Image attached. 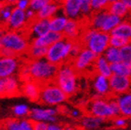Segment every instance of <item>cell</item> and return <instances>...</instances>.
Returning a JSON list of instances; mask_svg holds the SVG:
<instances>
[{
    "label": "cell",
    "instance_id": "e0dca14e",
    "mask_svg": "<svg viewBox=\"0 0 131 130\" xmlns=\"http://www.w3.org/2000/svg\"><path fill=\"white\" fill-rule=\"evenodd\" d=\"M42 85L34 80L23 82L20 85V93L32 101H38L40 99Z\"/></svg>",
    "mask_w": 131,
    "mask_h": 130
},
{
    "label": "cell",
    "instance_id": "d4e9b609",
    "mask_svg": "<svg viewBox=\"0 0 131 130\" xmlns=\"http://www.w3.org/2000/svg\"><path fill=\"white\" fill-rule=\"evenodd\" d=\"M107 11L110 14L123 19L124 17H126L127 15L129 10L126 7V5L124 4L123 0H113L110 1L108 8H107Z\"/></svg>",
    "mask_w": 131,
    "mask_h": 130
},
{
    "label": "cell",
    "instance_id": "f546056e",
    "mask_svg": "<svg viewBox=\"0 0 131 130\" xmlns=\"http://www.w3.org/2000/svg\"><path fill=\"white\" fill-rule=\"evenodd\" d=\"M111 69L113 74L131 78V66H129V65L118 62L111 65Z\"/></svg>",
    "mask_w": 131,
    "mask_h": 130
},
{
    "label": "cell",
    "instance_id": "8d00e7d4",
    "mask_svg": "<svg viewBox=\"0 0 131 130\" xmlns=\"http://www.w3.org/2000/svg\"><path fill=\"white\" fill-rule=\"evenodd\" d=\"M80 13H81V17L83 18L91 17L92 13H93V10H92V8H91L90 0H81Z\"/></svg>",
    "mask_w": 131,
    "mask_h": 130
},
{
    "label": "cell",
    "instance_id": "74e56055",
    "mask_svg": "<svg viewBox=\"0 0 131 130\" xmlns=\"http://www.w3.org/2000/svg\"><path fill=\"white\" fill-rule=\"evenodd\" d=\"M110 4V0H90V5L93 12L106 10Z\"/></svg>",
    "mask_w": 131,
    "mask_h": 130
},
{
    "label": "cell",
    "instance_id": "52a82bcc",
    "mask_svg": "<svg viewBox=\"0 0 131 130\" xmlns=\"http://www.w3.org/2000/svg\"><path fill=\"white\" fill-rule=\"evenodd\" d=\"M110 47V35L101 31L95 30L88 40L84 45L97 56H102L105 50Z\"/></svg>",
    "mask_w": 131,
    "mask_h": 130
},
{
    "label": "cell",
    "instance_id": "4fadbf2b",
    "mask_svg": "<svg viewBox=\"0 0 131 130\" xmlns=\"http://www.w3.org/2000/svg\"><path fill=\"white\" fill-rule=\"evenodd\" d=\"M28 23H29L26 19L25 11L14 7L12 10V14L10 16L8 21L7 23L8 30L16 31V32H25L27 29Z\"/></svg>",
    "mask_w": 131,
    "mask_h": 130
},
{
    "label": "cell",
    "instance_id": "44dd1931",
    "mask_svg": "<svg viewBox=\"0 0 131 130\" xmlns=\"http://www.w3.org/2000/svg\"><path fill=\"white\" fill-rule=\"evenodd\" d=\"M94 73L102 75L106 78H110L113 75L111 64L106 60L103 56H98L94 62Z\"/></svg>",
    "mask_w": 131,
    "mask_h": 130
},
{
    "label": "cell",
    "instance_id": "ee69618b",
    "mask_svg": "<svg viewBox=\"0 0 131 130\" xmlns=\"http://www.w3.org/2000/svg\"><path fill=\"white\" fill-rule=\"evenodd\" d=\"M20 130H34L33 121L30 119H21L20 120Z\"/></svg>",
    "mask_w": 131,
    "mask_h": 130
},
{
    "label": "cell",
    "instance_id": "d6986e66",
    "mask_svg": "<svg viewBox=\"0 0 131 130\" xmlns=\"http://www.w3.org/2000/svg\"><path fill=\"white\" fill-rule=\"evenodd\" d=\"M63 38L62 34H59V32H51L49 31L47 32L46 35H42L40 37L34 38L31 40V44L36 47H41V48H48L51 45L55 44L56 42L61 40Z\"/></svg>",
    "mask_w": 131,
    "mask_h": 130
},
{
    "label": "cell",
    "instance_id": "816d5d0a",
    "mask_svg": "<svg viewBox=\"0 0 131 130\" xmlns=\"http://www.w3.org/2000/svg\"><path fill=\"white\" fill-rule=\"evenodd\" d=\"M4 32H5V31L0 29V48H1V40H2V36L4 35Z\"/></svg>",
    "mask_w": 131,
    "mask_h": 130
},
{
    "label": "cell",
    "instance_id": "681fc988",
    "mask_svg": "<svg viewBox=\"0 0 131 130\" xmlns=\"http://www.w3.org/2000/svg\"><path fill=\"white\" fill-rule=\"evenodd\" d=\"M48 130H62V126H61L60 125H57V124H55V123H53V124H48Z\"/></svg>",
    "mask_w": 131,
    "mask_h": 130
},
{
    "label": "cell",
    "instance_id": "ffe728a7",
    "mask_svg": "<svg viewBox=\"0 0 131 130\" xmlns=\"http://www.w3.org/2000/svg\"><path fill=\"white\" fill-rule=\"evenodd\" d=\"M118 103L120 115L125 118H131V91L115 97Z\"/></svg>",
    "mask_w": 131,
    "mask_h": 130
},
{
    "label": "cell",
    "instance_id": "7bdbcfd3",
    "mask_svg": "<svg viewBox=\"0 0 131 130\" xmlns=\"http://www.w3.org/2000/svg\"><path fill=\"white\" fill-rule=\"evenodd\" d=\"M113 123H114V126L118 128H123L125 126H126V125H127L126 118L123 117V116H117V117L114 118Z\"/></svg>",
    "mask_w": 131,
    "mask_h": 130
},
{
    "label": "cell",
    "instance_id": "7c38bea8",
    "mask_svg": "<svg viewBox=\"0 0 131 130\" xmlns=\"http://www.w3.org/2000/svg\"><path fill=\"white\" fill-rule=\"evenodd\" d=\"M20 80L15 76L0 78V98L13 97L20 94Z\"/></svg>",
    "mask_w": 131,
    "mask_h": 130
},
{
    "label": "cell",
    "instance_id": "1f68e13d",
    "mask_svg": "<svg viewBox=\"0 0 131 130\" xmlns=\"http://www.w3.org/2000/svg\"><path fill=\"white\" fill-rule=\"evenodd\" d=\"M31 112V108L29 107L28 104L25 103H20V104H16L15 106L12 107V113L15 116V118H20L21 119H25L26 116H29Z\"/></svg>",
    "mask_w": 131,
    "mask_h": 130
},
{
    "label": "cell",
    "instance_id": "5bb4252c",
    "mask_svg": "<svg viewBox=\"0 0 131 130\" xmlns=\"http://www.w3.org/2000/svg\"><path fill=\"white\" fill-rule=\"evenodd\" d=\"M49 31H50V29H49V20H40V19L36 18L33 21L28 23L25 32L29 36L30 40H32L34 38L40 37L42 35H46Z\"/></svg>",
    "mask_w": 131,
    "mask_h": 130
},
{
    "label": "cell",
    "instance_id": "f35d334b",
    "mask_svg": "<svg viewBox=\"0 0 131 130\" xmlns=\"http://www.w3.org/2000/svg\"><path fill=\"white\" fill-rule=\"evenodd\" d=\"M49 2H50L49 0H30L29 8L33 9L34 11H35V12L37 13L38 11H40Z\"/></svg>",
    "mask_w": 131,
    "mask_h": 130
},
{
    "label": "cell",
    "instance_id": "f1b7e54d",
    "mask_svg": "<svg viewBox=\"0 0 131 130\" xmlns=\"http://www.w3.org/2000/svg\"><path fill=\"white\" fill-rule=\"evenodd\" d=\"M47 50H48V48L36 47V46L30 44V47H29L27 52H26V55L29 58V60H42V59H46Z\"/></svg>",
    "mask_w": 131,
    "mask_h": 130
},
{
    "label": "cell",
    "instance_id": "9f6ffc18",
    "mask_svg": "<svg viewBox=\"0 0 131 130\" xmlns=\"http://www.w3.org/2000/svg\"><path fill=\"white\" fill-rule=\"evenodd\" d=\"M130 45H131V42H130Z\"/></svg>",
    "mask_w": 131,
    "mask_h": 130
},
{
    "label": "cell",
    "instance_id": "603a6c76",
    "mask_svg": "<svg viewBox=\"0 0 131 130\" xmlns=\"http://www.w3.org/2000/svg\"><path fill=\"white\" fill-rule=\"evenodd\" d=\"M68 20V18L61 11L49 20V29H50L51 32L62 34Z\"/></svg>",
    "mask_w": 131,
    "mask_h": 130
},
{
    "label": "cell",
    "instance_id": "277c9868",
    "mask_svg": "<svg viewBox=\"0 0 131 130\" xmlns=\"http://www.w3.org/2000/svg\"><path fill=\"white\" fill-rule=\"evenodd\" d=\"M72 41L65 38L51 45L47 50L46 60L56 66H61L64 63L70 62V52L73 47Z\"/></svg>",
    "mask_w": 131,
    "mask_h": 130
},
{
    "label": "cell",
    "instance_id": "5b68a950",
    "mask_svg": "<svg viewBox=\"0 0 131 130\" xmlns=\"http://www.w3.org/2000/svg\"><path fill=\"white\" fill-rule=\"evenodd\" d=\"M67 99H68V96L56 85L54 81L46 83L41 86L39 100L45 105L49 106V107L61 105L65 102Z\"/></svg>",
    "mask_w": 131,
    "mask_h": 130
},
{
    "label": "cell",
    "instance_id": "bcb514c9",
    "mask_svg": "<svg viewBox=\"0 0 131 130\" xmlns=\"http://www.w3.org/2000/svg\"><path fill=\"white\" fill-rule=\"evenodd\" d=\"M48 125L45 122H33L34 130H48Z\"/></svg>",
    "mask_w": 131,
    "mask_h": 130
},
{
    "label": "cell",
    "instance_id": "e575fe53",
    "mask_svg": "<svg viewBox=\"0 0 131 130\" xmlns=\"http://www.w3.org/2000/svg\"><path fill=\"white\" fill-rule=\"evenodd\" d=\"M128 44H130L129 41L126 40V39H124L120 36L110 35V47L121 49L122 48H124L125 46L128 45Z\"/></svg>",
    "mask_w": 131,
    "mask_h": 130
},
{
    "label": "cell",
    "instance_id": "d6a6232c",
    "mask_svg": "<svg viewBox=\"0 0 131 130\" xmlns=\"http://www.w3.org/2000/svg\"><path fill=\"white\" fill-rule=\"evenodd\" d=\"M120 60L124 64L131 66V45L125 46L120 49Z\"/></svg>",
    "mask_w": 131,
    "mask_h": 130
},
{
    "label": "cell",
    "instance_id": "60d3db41",
    "mask_svg": "<svg viewBox=\"0 0 131 130\" xmlns=\"http://www.w3.org/2000/svg\"><path fill=\"white\" fill-rule=\"evenodd\" d=\"M19 80L26 82V81L31 80L30 78V73H29V68L27 66V63L23 64L19 70Z\"/></svg>",
    "mask_w": 131,
    "mask_h": 130
},
{
    "label": "cell",
    "instance_id": "9a60e30c",
    "mask_svg": "<svg viewBox=\"0 0 131 130\" xmlns=\"http://www.w3.org/2000/svg\"><path fill=\"white\" fill-rule=\"evenodd\" d=\"M83 30L84 29H82V24L79 20H69L64 28V31L62 32V36L69 41L76 42L80 40Z\"/></svg>",
    "mask_w": 131,
    "mask_h": 130
},
{
    "label": "cell",
    "instance_id": "ac0fdd59",
    "mask_svg": "<svg viewBox=\"0 0 131 130\" xmlns=\"http://www.w3.org/2000/svg\"><path fill=\"white\" fill-rule=\"evenodd\" d=\"M81 0H65L61 5V11L69 20H79Z\"/></svg>",
    "mask_w": 131,
    "mask_h": 130
},
{
    "label": "cell",
    "instance_id": "7dc6e473",
    "mask_svg": "<svg viewBox=\"0 0 131 130\" xmlns=\"http://www.w3.org/2000/svg\"><path fill=\"white\" fill-rule=\"evenodd\" d=\"M25 15H26V19H27L28 23H31V21H33L34 20L36 19V12L34 11L33 9H31V8H28V9L26 10Z\"/></svg>",
    "mask_w": 131,
    "mask_h": 130
},
{
    "label": "cell",
    "instance_id": "f5cc1de1",
    "mask_svg": "<svg viewBox=\"0 0 131 130\" xmlns=\"http://www.w3.org/2000/svg\"><path fill=\"white\" fill-rule=\"evenodd\" d=\"M62 130H74V128H73L72 126H69V125H66V126H63Z\"/></svg>",
    "mask_w": 131,
    "mask_h": 130
},
{
    "label": "cell",
    "instance_id": "836d02e7",
    "mask_svg": "<svg viewBox=\"0 0 131 130\" xmlns=\"http://www.w3.org/2000/svg\"><path fill=\"white\" fill-rule=\"evenodd\" d=\"M6 130H20V120L17 118H8L1 123V125Z\"/></svg>",
    "mask_w": 131,
    "mask_h": 130
},
{
    "label": "cell",
    "instance_id": "c3c4849f",
    "mask_svg": "<svg viewBox=\"0 0 131 130\" xmlns=\"http://www.w3.org/2000/svg\"><path fill=\"white\" fill-rule=\"evenodd\" d=\"M70 114L72 115L73 118H78L82 115V113H81V111L79 110L78 108H73V110L71 111Z\"/></svg>",
    "mask_w": 131,
    "mask_h": 130
},
{
    "label": "cell",
    "instance_id": "3957f363",
    "mask_svg": "<svg viewBox=\"0 0 131 130\" xmlns=\"http://www.w3.org/2000/svg\"><path fill=\"white\" fill-rule=\"evenodd\" d=\"M31 40L25 32L5 31L1 40V48H5L17 57L26 54L30 47Z\"/></svg>",
    "mask_w": 131,
    "mask_h": 130
},
{
    "label": "cell",
    "instance_id": "ab89813d",
    "mask_svg": "<svg viewBox=\"0 0 131 130\" xmlns=\"http://www.w3.org/2000/svg\"><path fill=\"white\" fill-rule=\"evenodd\" d=\"M107 99H108V102H109V105H110V109H111L113 117L115 118L117 116H119L120 115V111H119L118 103L116 101L115 97L111 96V97L107 98Z\"/></svg>",
    "mask_w": 131,
    "mask_h": 130
},
{
    "label": "cell",
    "instance_id": "cb8c5ba5",
    "mask_svg": "<svg viewBox=\"0 0 131 130\" xmlns=\"http://www.w3.org/2000/svg\"><path fill=\"white\" fill-rule=\"evenodd\" d=\"M112 35H117L131 42V20H122V21L110 34Z\"/></svg>",
    "mask_w": 131,
    "mask_h": 130
},
{
    "label": "cell",
    "instance_id": "9c48e42d",
    "mask_svg": "<svg viewBox=\"0 0 131 130\" xmlns=\"http://www.w3.org/2000/svg\"><path fill=\"white\" fill-rule=\"evenodd\" d=\"M58 113L59 110L55 107H34L31 109L29 119L33 122H45L47 124H53L57 121Z\"/></svg>",
    "mask_w": 131,
    "mask_h": 130
},
{
    "label": "cell",
    "instance_id": "db71d44e",
    "mask_svg": "<svg viewBox=\"0 0 131 130\" xmlns=\"http://www.w3.org/2000/svg\"><path fill=\"white\" fill-rule=\"evenodd\" d=\"M0 130H6L5 128H3L2 126H0Z\"/></svg>",
    "mask_w": 131,
    "mask_h": 130
},
{
    "label": "cell",
    "instance_id": "83f0119b",
    "mask_svg": "<svg viewBox=\"0 0 131 130\" xmlns=\"http://www.w3.org/2000/svg\"><path fill=\"white\" fill-rule=\"evenodd\" d=\"M121 21H122L121 18H119L114 15H112V14L109 13L108 16L106 17L105 20H104L102 28H101V32H106V34H109V35H110V34L114 31V28L121 23Z\"/></svg>",
    "mask_w": 131,
    "mask_h": 130
},
{
    "label": "cell",
    "instance_id": "f907efd6",
    "mask_svg": "<svg viewBox=\"0 0 131 130\" xmlns=\"http://www.w3.org/2000/svg\"><path fill=\"white\" fill-rule=\"evenodd\" d=\"M124 4L126 5L128 10H131V0H123Z\"/></svg>",
    "mask_w": 131,
    "mask_h": 130
},
{
    "label": "cell",
    "instance_id": "4dcf8cb0",
    "mask_svg": "<svg viewBox=\"0 0 131 130\" xmlns=\"http://www.w3.org/2000/svg\"><path fill=\"white\" fill-rule=\"evenodd\" d=\"M102 56L105 58L106 60L111 65L121 62V60H120V49H118V48L109 47L105 50V52H104V54Z\"/></svg>",
    "mask_w": 131,
    "mask_h": 130
},
{
    "label": "cell",
    "instance_id": "6da1fadb",
    "mask_svg": "<svg viewBox=\"0 0 131 130\" xmlns=\"http://www.w3.org/2000/svg\"><path fill=\"white\" fill-rule=\"evenodd\" d=\"M54 82L66 95H74L79 88V74L71 62L64 63L58 67Z\"/></svg>",
    "mask_w": 131,
    "mask_h": 130
},
{
    "label": "cell",
    "instance_id": "8fae6325",
    "mask_svg": "<svg viewBox=\"0 0 131 130\" xmlns=\"http://www.w3.org/2000/svg\"><path fill=\"white\" fill-rule=\"evenodd\" d=\"M20 68V60L17 57L0 56V78L14 76Z\"/></svg>",
    "mask_w": 131,
    "mask_h": 130
},
{
    "label": "cell",
    "instance_id": "7402d4cb",
    "mask_svg": "<svg viewBox=\"0 0 131 130\" xmlns=\"http://www.w3.org/2000/svg\"><path fill=\"white\" fill-rule=\"evenodd\" d=\"M59 12H61V5L57 2L50 1L40 11L36 13V18L40 20H49L51 18L57 15Z\"/></svg>",
    "mask_w": 131,
    "mask_h": 130
},
{
    "label": "cell",
    "instance_id": "8992f818",
    "mask_svg": "<svg viewBox=\"0 0 131 130\" xmlns=\"http://www.w3.org/2000/svg\"><path fill=\"white\" fill-rule=\"evenodd\" d=\"M98 56L94 54L92 51L86 48H83L78 56L71 60V64L73 65V69L77 72L78 74L81 73H88V71L92 70L94 73V62Z\"/></svg>",
    "mask_w": 131,
    "mask_h": 130
},
{
    "label": "cell",
    "instance_id": "7a4b0ae2",
    "mask_svg": "<svg viewBox=\"0 0 131 130\" xmlns=\"http://www.w3.org/2000/svg\"><path fill=\"white\" fill-rule=\"evenodd\" d=\"M31 80L44 85L53 82L58 71V66L52 64L46 59L29 60L27 62Z\"/></svg>",
    "mask_w": 131,
    "mask_h": 130
},
{
    "label": "cell",
    "instance_id": "30bf717a",
    "mask_svg": "<svg viewBox=\"0 0 131 130\" xmlns=\"http://www.w3.org/2000/svg\"><path fill=\"white\" fill-rule=\"evenodd\" d=\"M109 83L113 97H117L131 91V78L129 77L113 74L109 78Z\"/></svg>",
    "mask_w": 131,
    "mask_h": 130
},
{
    "label": "cell",
    "instance_id": "11a10c76",
    "mask_svg": "<svg viewBox=\"0 0 131 130\" xmlns=\"http://www.w3.org/2000/svg\"><path fill=\"white\" fill-rule=\"evenodd\" d=\"M1 6H2V4H1V3H0V8H1Z\"/></svg>",
    "mask_w": 131,
    "mask_h": 130
},
{
    "label": "cell",
    "instance_id": "b9f144b4",
    "mask_svg": "<svg viewBox=\"0 0 131 130\" xmlns=\"http://www.w3.org/2000/svg\"><path fill=\"white\" fill-rule=\"evenodd\" d=\"M83 48L84 47L82 46V44L79 41H76V42L73 43V47L71 48V52H70V61L78 56V54L81 52V50H82Z\"/></svg>",
    "mask_w": 131,
    "mask_h": 130
},
{
    "label": "cell",
    "instance_id": "ba28073f",
    "mask_svg": "<svg viewBox=\"0 0 131 130\" xmlns=\"http://www.w3.org/2000/svg\"><path fill=\"white\" fill-rule=\"evenodd\" d=\"M86 111L89 115H93L101 119H111L113 117L108 99H100V100H89L86 105Z\"/></svg>",
    "mask_w": 131,
    "mask_h": 130
},
{
    "label": "cell",
    "instance_id": "4316f807",
    "mask_svg": "<svg viewBox=\"0 0 131 130\" xmlns=\"http://www.w3.org/2000/svg\"><path fill=\"white\" fill-rule=\"evenodd\" d=\"M103 119H101V118H98L96 116H93V115H86L82 118L81 120V125L85 129L88 130H93L98 128L100 125L103 123Z\"/></svg>",
    "mask_w": 131,
    "mask_h": 130
},
{
    "label": "cell",
    "instance_id": "484cf974",
    "mask_svg": "<svg viewBox=\"0 0 131 130\" xmlns=\"http://www.w3.org/2000/svg\"><path fill=\"white\" fill-rule=\"evenodd\" d=\"M108 14L109 12L107 10H101V11L93 12L88 20L89 27L93 28L97 31H101L104 20H105L106 17L108 16Z\"/></svg>",
    "mask_w": 131,
    "mask_h": 130
},
{
    "label": "cell",
    "instance_id": "f6af8a7d",
    "mask_svg": "<svg viewBox=\"0 0 131 130\" xmlns=\"http://www.w3.org/2000/svg\"><path fill=\"white\" fill-rule=\"evenodd\" d=\"M29 6H30L29 0H18L15 2V8L23 10V11H26L29 8Z\"/></svg>",
    "mask_w": 131,
    "mask_h": 130
},
{
    "label": "cell",
    "instance_id": "2e32d148",
    "mask_svg": "<svg viewBox=\"0 0 131 130\" xmlns=\"http://www.w3.org/2000/svg\"><path fill=\"white\" fill-rule=\"evenodd\" d=\"M92 88L94 93L98 94L101 98H109L112 96L109 78L104 77L102 75L94 73L92 78Z\"/></svg>",
    "mask_w": 131,
    "mask_h": 130
},
{
    "label": "cell",
    "instance_id": "d590c367",
    "mask_svg": "<svg viewBox=\"0 0 131 130\" xmlns=\"http://www.w3.org/2000/svg\"><path fill=\"white\" fill-rule=\"evenodd\" d=\"M14 7H12L9 4H2L1 8H0V19L3 20L4 23H8L9 20L10 16L12 14V10Z\"/></svg>",
    "mask_w": 131,
    "mask_h": 130
}]
</instances>
